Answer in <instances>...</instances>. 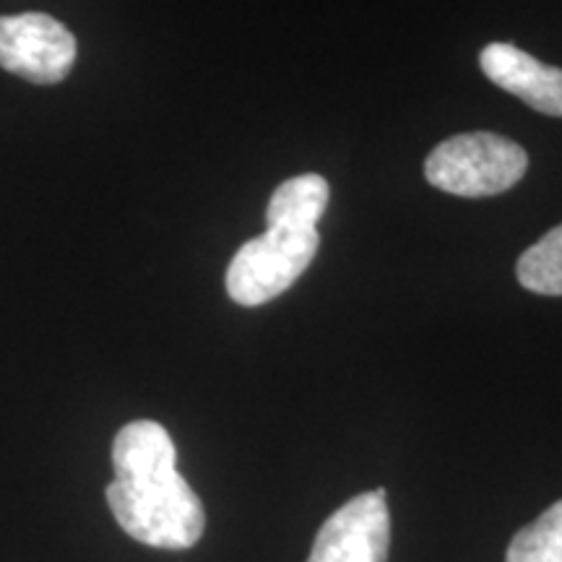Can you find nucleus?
Returning a JSON list of instances; mask_svg holds the SVG:
<instances>
[{"mask_svg":"<svg viewBox=\"0 0 562 562\" xmlns=\"http://www.w3.org/2000/svg\"><path fill=\"white\" fill-rule=\"evenodd\" d=\"M505 562H562V501L513 537Z\"/></svg>","mask_w":562,"mask_h":562,"instance_id":"9","label":"nucleus"},{"mask_svg":"<svg viewBox=\"0 0 562 562\" xmlns=\"http://www.w3.org/2000/svg\"><path fill=\"white\" fill-rule=\"evenodd\" d=\"M76 63V37L47 13L0 16V68L32 83H58Z\"/></svg>","mask_w":562,"mask_h":562,"instance_id":"4","label":"nucleus"},{"mask_svg":"<svg viewBox=\"0 0 562 562\" xmlns=\"http://www.w3.org/2000/svg\"><path fill=\"white\" fill-rule=\"evenodd\" d=\"M391 547V516L385 490L351 497L321 526L307 562H385Z\"/></svg>","mask_w":562,"mask_h":562,"instance_id":"5","label":"nucleus"},{"mask_svg":"<svg viewBox=\"0 0 562 562\" xmlns=\"http://www.w3.org/2000/svg\"><path fill=\"white\" fill-rule=\"evenodd\" d=\"M328 195H331V188L321 175L311 172L284 180L273 191L266 209V227L318 229L315 224L328 206Z\"/></svg>","mask_w":562,"mask_h":562,"instance_id":"7","label":"nucleus"},{"mask_svg":"<svg viewBox=\"0 0 562 562\" xmlns=\"http://www.w3.org/2000/svg\"><path fill=\"white\" fill-rule=\"evenodd\" d=\"M115 482L108 505L121 529L157 550H191L206 529V510L186 476L170 432L151 419L125 425L112 442Z\"/></svg>","mask_w":562,"mask_h":562,"instance_id":"1","label":"nucleus"},{"mask_svg":"<svg viewBox=\"0 0 562 562\" xmlns=\"http://www.w3.org/2000/svg\"><path fill=\"white\" fill-rule=\"evenodd\" d=\"M518 281L524 290L537 294H562V224L547 232L539 243H533L529 250L518 258L516 266Z\"/></svg>","mask_w":562,"mask_h":562,"instance_id":"8","label":"nucleus"},{"mask_svg":"<svg viewBox=\"0 0 562 562\" xmlns=\"http://www.w3.org/2000/svg\"><path fill=\"white\" fill-rule=\"evenodd\" d=\"M526 170L524 146L497 133H461L435 146L425 161L427 182L461 199L505 193Z\"/></svg>","mask_w":562,"mask_h":562,"instance_id":"2","label":"nucleus"},{"mask_svg":"<svg viewBox=\"0 0 562 562\" xmlns=\"http://www.w3.org/2000/svg\"><path fill=\"white\" fill-rule=\"evenodd\" d=\"M480 66L492 83L518 97L529 108L562 117V68L539 63L510 42H492L484 47Z\"/></svg>","mask_w":562,"mask_h":562,"instance_id":"6","label":"nucleus"},{"mask_svg":"<svg viewBox=\"0 0 562 562\" xmlns=\"http://www.w3.org/2000/svg\"><path fill=\"white\" fill-rule=\"evenodd\" d=\"M318 229L266 227L232 258L227 294L237 305L258 307L279 297L305 273L318 252Z\"/></svg>","mask_w":562,"mask_h":562,"instance_id":"3","label":"nucleus"}]
</instances>
